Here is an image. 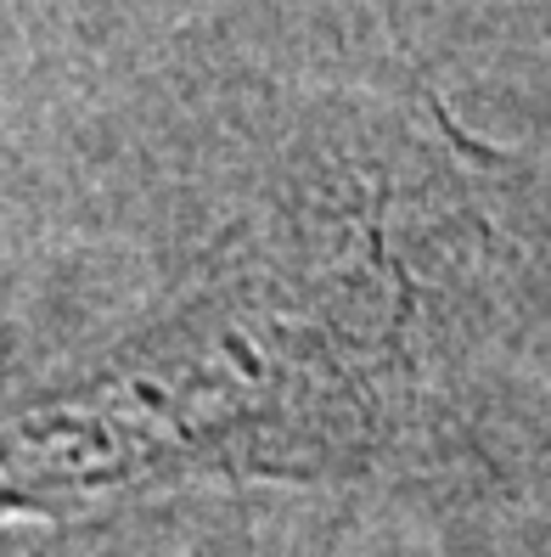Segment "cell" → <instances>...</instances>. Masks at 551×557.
Here are the masks:
<instances>
[{"label": "cell", "instance_id": "obj_1", "mask_svg": "<svg viewBox=\"0 0 551 557\" xmlns=\"http://www.w3.org/2000/svg\"><path fill=\"white\" fill-rule=\"evenodd\" d=\"M400 326L372 243L237 259L85 372L0 406V518L366 468L388 440Z\"/></svg>", "mask_w": 551, "mask_h": 557}]
</instances>
